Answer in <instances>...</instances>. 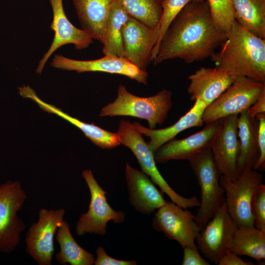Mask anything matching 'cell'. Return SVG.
<instances>
[{
	"label": "cell",
	"instance_id": "obj_1",
	"mask_svg": "<svg viewBox=\"0 0 265 265\" xmlns=\"http://www.w3.org/2000/svg\"><path fill=\"white\" fill-rule=\"evenodd\" d=\"M226 38L214 24L207 0L187 4L170 24L152 62L179 58L190 64L211 57Z\"/></svg>",
	"mask_w": 265,
	"mask_h": 265
},
{
	"label": "cell",
	"instance_id": "obj_2",
	"mask_svg": "<svg viewBox=\"0 0 265 265\" xmlns=\"http://www.w3.org/2000/svg\"><path fill=\"white\" fill-rule=\"evenodd\" d=\"M215 67L265 83V39L236 21L226 33L220 50L211 57Z\"/></svg>",
	"mask_w": 265,
	"mask_h": 265
},
{
	"label": "cell",
	"instance_id": "obj_3",
	"mask_svg": "<svg viewBox=\"0 0 265 265\" xmlns=\"http://www.w3.org/2000/svg\"><path fill=\"white\" fill-rule=\"evenodd\" d=\"M172 92L163 88L156 95L147 97L134 95L122 84L118 86L115 100L103 107L100 117L128 116L147 121L149 128L161 125L172 107Z\"/></svg>",
	"mask_w": 265,
	"mask_h": 265
},
{
	"label": "cell",
	"instance_id": "obj_4",
	"mask_svg": "<svg viewBox=\"0 0 265 265\" xmlns=\"http://www.w3.org/2000/svg\"><path fill=\"white\" fill-rule=\"evenodd\" d=\"M201 191V200L195 219L202 230L225 201L221 186V174L215 163L211 147L201 151L189 160Z\"/></svg>",
	"mask_w": 265,
	"mask_h": 265
},
{
	"label": "cell",
	"instance_id": "obj_5",
	"mask_svg": "<svg viewBox=\"0 0 265 265\" xmlns=\"http://www.w3.org/2000/svg\"><path fill=\"white\" fill-rule=\"evenodd\" d=\"M219 183L224 190L228 212L238 227L254 226L252 203L263 184V174L249 168L233 181L221 175Z\"/></svg>",
	"mask_w": 265,
	"mask_h": 265
},
{
	"label": "cell",
	"instance_id": "obj_6",
	"mask_svg": "<svg viewBox=\"0 0 265 265\" xmlns=\"http://www.w3.org/2000/svg\"><path fill=\"white\" fill-rule=\"evenodd\" d=\"M265 89L264 83L245 76H236L232 83L206 107L202 116L204 123L240 114L254 103Z\"/></svg>",
	"mask_w": 265,
	"mask_h": 265
},
{
	"label": "cell",
	"instance_id": "obj_7",
	"mask_svg": "<svg viewBox=\"0 0 265 265\" xmlns=\"http://www.w3.org/2000/svg\"><path fill=\"white\" fill-rule=\"evenodd\" d=\"M26 198L18 181H8L0 186V253H10L19 244L26 225L17 213Z\"/></svg>",
	"mask_w": 265,
	"mask_h": 265
},
{
	"label": "cell",
	"instance_id": "obj_8",
	"mask_svg": "<svg viewBox=\"0 0 265 265\" xmlns=\"http://www.w3.org/2000/svg\"><path fill=\"white\" fill-rule=\"evenodd\" d=\"M82 175L89 190L90 201L87 212L82 214L77 222L76 234L80 236L87 233L104 236L108 221L120 224L124 221L126 214L111 207L107 201V192L99 185L91 170H83Z\"/></svg>",
	"mask_w": 265,
	"mask_h": 265
},
{
	"label": "cell",
	"instance_id": "obj_9",
	"mask_svg": "<svg viewBox=\"0 0 265 265\" xmlns=\"http://www.w3.org/2000/svg\"><path fill=\"white\" fill-rule=\"evenodd\" d=\"M118 134L120 144L129 148L136 157L142 171L165 193L172 202L184 208L188 203V199L179 194L167 183L156 166L154 154L149 148L142 134L138 132L129 120H121Z\"/></svg>",
	"mask_w": 265,
	"mask_h": 265
},
{
	"label": "cell",
	"instance_id": "obj_10",
	"mask_svg": "<svg viewBox=\"0 0 265 265\" xmlns=\"http://www.w3.org/2000/svg\"><path fill=\"white\" fill-rule=\"evenodd\" d=\"M152 228L176 240L183 248L198 249L195 240L201 230L194 215L172 202H166L154 213Z\"/></svg>",
	"mask_w": 265,
	"mask_h": 265
},
{
	"label": "cell",
	"instance_id": "obj_11",
	"mask_svg": "<svg viewBox=\"0 0 265 265\" xmlns=\"http://www.w3.org/2000/svg\"><path fill=\"white\" fill-rule=\"evenodd\" d=\"M64 209H40L39 218L28 228L26 251L39 265H51L54 253V236L64 220Z\"/></svg>",
	"mask_w": 265,
	"mask_h": 265
},
{
	"label": "cell",
	"instance_id": "obj_12",
	"mask_svg": "<svg viewBox=\"0 0 265 265\" xmlns=\"http://www.w3.org/2000/svg\"><path fill=\"white\" fill-rule=\"evenodd\" d=\"M237 227L224 202L197 236L195 240L198 249L206 258L217 265L229 250Z\"/></svg>",
	"mask_w": 265,
	"mask_h": 265
},
{
	"label": "cell",
	"instance_id": "obj_13",
	"mask_svg": "<svg viewBox=\"0 0 265 265\" xmlns=\"http://www.w3.org/2000/svg\"><path fill=\"white\" fill-rule=\"evenodd\" d=\"M159 36V27H149L130 16L122 30L124 57L146 72Z\"/></svg>",
	"mask_w": 265,
	"mask_h": 265
},
{
	"label": "cell",
	"instance_id": "obj_14",
	"mask_svg": "<svg viewBox=\"0 0 265 265\" xmlns=\"http://www.w3.org/2000/svg\"><path fill=\"white\" fill-rule=\"evenodd\" d=\"M238 118V114H232L221 119L211 146L215 163L220 174L232 181L240 175L237 166L239 153Z\"/></svg>",
	"mask_w": 265,
	"mask_h": 265
},
{
	"label": "cell",
	"instance_id": "obj_15",
	"mask_svg": "<svg viewBox=\"0 0 265 265\" xmlns=\"http://www.w3.org/2000/svg\"><path fill=\"white\" fill-rule=\"evenodd\" d=\"M51 65L56 68L78 73L101 72L121 75L147 85L148 73L143 71L124 57L105 55L102 58L91 60H79L55 55Z\"/></svg>",
	"mask_w": 265,
	"mask_h": 265
},
{
	"label": "cell",
	"instance_id": "obj_16",
	"mask_svg": "<svg viewBox=\"0 0 265 265\" xmlns=\"http://www.w3.org/2000/svg\"><path fill=\"white\" fill-rule=\"evenodd\" d=\"M221 119L206 124L202 130L182 139L174 138L160 146L154 154L156 163L170 160H189L207 147H211Z\"/></svg>",
	"mask_w": 265,
	"mask_h": 265
},
{
	"label": "cell",
	"instance_id": "obj_17",
	"mask_svg": "<svg viewBox=\"0 0 265 265\" xmlns=\"http://www.w3.org/2000/svg\"><path fill=\"white\" fill-rule=\"evenodd\" d=\"M53 13L51 25L54 36L48 51L40 60L36 72L41 73L51 55L60 47L73 44L78 50L84 49L92 42V38L85 30L73 25L67 18L63 9L62 0H50Z\"/></svg>",
	"mask_w": 265,
	"mask_h": 265
},
{
	"label": "cell",
	"instance_id": "obj_18",
	"mask_svg": "<svg viewBox=\"0 0 265 265\" xmlns=\"http://www.w3.org/2000/svg\"><path fill=\"white\" fill-rule=\"evenodd\" d=\"M125 175L129 201L134 209L143 214L150 215L167 201L151 178L126 163Z\"/></svg>",
	"mask_w": 265,
	"mask_h": 265
},
{
	"label": "cell",
	"instance_id": "obj_19",
	"mask_svg": "<svg viewBox=\"0 0 265 265\" xmlns=\"http://www.w3.org/2000/svg\"><path fill=\"white\" fill-rule=\"evenodd\" d=\"M236 77L217 67H202L188 77L187 92L192 101L199 99L207 106L232 83Z\"/></svg>",
	"mask_w": 265,
	"mask_h": 265
},
{
	"label": "cell",
	"instance_id": "obj_20",
	"mask_svg": "<svg viewBox=\"0 0 265 265\" xmlns=\"http://www.w3.org/2000/svg\"><path fill=\"white\" fill-rule=\"evenodd\" d=\"M19 93L23 98H29L36 103L43 110L54 114L79 129L91 141L102 149H112L120 145L117 133L106 130L93 123L89 124L72 117L54 106L48 104L41 99L29 86L19 88Z\"/></svg>",
	"mask_w": 265,
	"mask_h": 265
},
{
	"label": "cell",
	"instance_id": "obj_21",
	"mask_svg": "<svg viewBox=\"0 0 265 265\" xmlns=\"http://www.w3.org/2000/svg\"><path fill=\"white\" fill-rule=\"evenodd\" d=\"M207 106L199 99L195 101L193 106L179 120L171 126L160 129L146 128L138 122L132 123L140 133L149 137L147 143L151 152H155L162 145L174 139L179 133L192 127H202L203 113Z\"/></svg>",
	"mask_w": 265,
	"mask_h": 265
},
{
	"label": "cell",
	"instance_id": "obj_22",
	"mask_svg": "<svg viewBox=\"0 0 265 265\" xmlns=\"http://www.w3.org/2000/svg\"><path fill=\"white\" fill-rule=\"evenodd\" d=\"M247 110L238 114V121L239 153L237 166L240 174L246 168L254 169L260 156L257 121L249 116Z\"/></svg>",
	"mask_w": 265,
	"mask_h": 265
},
{
	"label": "cell",
	"instance_id": "obj_23",
	"mask_svg": "<svg viewBox=\"0 0 265 265\" xmlns=\"http://www.w3.org/2000/svg\"><path fill=\"white\" fill-rule=\"evenodd\" d=\"M115 0H73L82 27L101 42L104 26Z\"/></svg>",
	"mask_w": 265,
	"mask_h": 265
},
{
	"label": "cell",
	"instance_id": "obj_24",
	"mask_svg": "<svg viewBox=\"0 0 265 265\" xmlns=\"http://www.w3.org/2000/svg\"><path fill=\"white\" fill-rule=\"evenodd\" d=\"M229 250L239 256L256 260L259 264L265 259V231L253 226L238 227L229 246Z\"/></svg>",
	"mask_w": 265,
	"mask_h": 265
},
{
	"label": "cell",
	"instance_id": "obj_25",
	"mask_svg": "<svg viewBox=\"0 0 265 265\" xmlns=\"http://www.w3.org/2000/svg\"><path fill=\"white\" fill-rule=\"evenodd\" d=\"M130 17L119 0H115L103 33L101 43L103 44V52L105 55L124 57L122 30Z\"/></svg>",
	"mask_w": 265,
	"mask_h": 265
},
{
	"label": "cell",
	"instance_id": "obj_26",
	"mask_svg": "<svg viewBox=\"0 0 265 265\" xmlns=\"http://www.w3.org/2000/svg\"><path fill=\"white\" fill-rule=\"evenodd\" d=\"M56 239L59 251L55 254L56 260L61 265H92L95 258L91 253L82 248L75 240L68 222L63 220L58 227Z\"/></svg>",
	"mask_w": 265,
	"mask_h": 265
},
{
	"label": "cell",
	"instance_id": "obj_27",
	"mask_svg": "<svg viewBox=\"0 0 265 265\" xmlns=\"http://www.w3.org/2000/svg\"><path fill=\"white\" fill-rule=\"evenodd\" d=\"M235 21L254 34L265 39V0H231Z\"/></svg>",
	"mask_w": 265,
	"mask_h": 265
},
{
	"label": "cell",
	"instance_id": "obj_28",
	"mask_svg": "<svg viewBox=\"0 0 265 265\" xmlns=\"http://www.w3.org/2000/svg\"><path fill=\"white\" fill-rule=\"evenodd\" d=\"M129 15L146 26L159 27L162 0H118Z\"/></svg>",
	"mask_w": 265,
	"mask_h": 265
},
{
	"label": "cell",
	"instance_id": "obj_29",
	"mask_svg": "<svg viewBox=\"0 0 265 265\" xmlns=\"http://www.w3.org/2000/svg\"><path fill=\"white\" fill-rule=\"evenodd\" d=\"M212 19L217 27L224 33L235 21L231 0H207Z\"/></svg>",
	"mask_w": 265,
	"mask_h": 265
},
{
	"label": "cell",
	"instance_id": "obj_30",
	"mask_svg": "<svg viewBox=\"0 0 265 265\" xmlns=\"http://www.w3.org/2000/svg\"><path fill=\"white\" fill-rule=\"evenodd\" d=\"M204 0H162V14L159 24V36L158 42L154 48L151 58V62L155 57L160 41L170 24L180 12V11L188 3L192 1H201Z\"/></svg>",
	"mask_w": 265,
	"mask_h": 265
},
{
	"label": "cell",
	"instance_id": "obj_31",
	"mask_svg": "<svg viewBox=\"0 0 265 265\" xmlns=\"http://www.w3.org/2000/svg\"><path fill=\"white\" fill-rule=\"evenodd\" d=\"M254 225L265 231V185L263 184L256 192L252 203Z\"/></svg>",
	"mask_w": 265,
	"mask_h": 265
},
{
	"label": "cell",
	"instance_id": "obj_32",
	"mask_svg": "<svg viewBox=\"0 0 265 265\" xmlns=\"http://www.w3.org/2000/svg\"><path fill=\"white\" fill-rule=\"evenodd\" d=\"M255 118L257 121L258 140L260 156L253 169L264 171L265 167V114L258 115Z\"/></svg>",
	"mask_w": 265,
	"mask_h": 265
},
{
	"label": "cell",
	"instance_id": "obj_33",
	"mask_svg": "<svg viewBox=\"0 0 265 265\" xmlns=\"http://www.w3.org/2000/svg\"><path fill=\"white\" fill-rule=\"evenodd\" d=\"M96 259L95 265H136L135 261H125L111 257L107 254L104 248L99 246L96 250Z\"/></svg>",
	"mask_w": 265,
	"mask_h": 265
},
{
	"label": "cell",
	"instance_id": "obj_34",
	"mask_svg": "<svg viewBox=\"0 0 265 265\" xmlns=\"http://www.w3.org/2000/svg\"><path fill=\"white\" fill-rule=\"evenodd\" d=\"M182 265H210V264L199 254L198 249L185 247Z\"/></svg>",
	"mask_w": 265,
	"mask_h": 265
},
{
	"label": "cell",
	"instance_id": "obj_35",
	"mask_svg": "<svg viewBox=\"0 0 265 265\" xmlns=\"http://www.w3.org/2000/svg\"><path fill=\"white\" fill-rule=\"evenodd\" d=\"M218 265H254L250 261H245L234 252L228 250L220 259Z\"/></svg>",
	"mask_w": 265,
	"mask_h": 265
},
{
	"label": "cell",
	"instance_id": "obj_36",
	"mask_svg": "<svg viewBox=\"0 0 265 265\" xmlns=\"http://www.w3.org/2000/svg\"><path fill=\"white\" fill-rule=\"evenodd\" d=\"M247 110L248 115L253 120H255L258 115L265 114V89Z\"/></svg>",
	"mask_w": 265,
	"mask_h": 265
}]
</instances>
